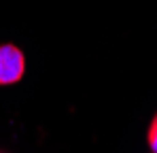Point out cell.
<instances>
[{
    "instance_id": "1",
    "label": "cell",
    "mask_w": 157,
    "mask_h": 153,
    "mask_svg": "<svg viewBox=\"0 0 157 153\" xmlns=\"http://www.w3.org/2000/svg\"><path fill=\"white\" fill-rule=\"evenodd\" d=\"M26 75V55L13 43L0 45V85H15Z\"/></svg>"
},
{
    "instance_id": "2",
    "label": "cell",
    "mask_w": 157,
    "mask_h": 153,
    "mask_svg": "<svg viewBox=\"0 0 157 153\" xmlns=\"http://www.w3.org/2000/svg\"><path fill=\"white\" fill-rule=\"evenodd\" d=\"M147 143H149L151 151L157 153V113L153 117V121H151V126H149V130H147Z\"/></svg>"
}]
</instances>
